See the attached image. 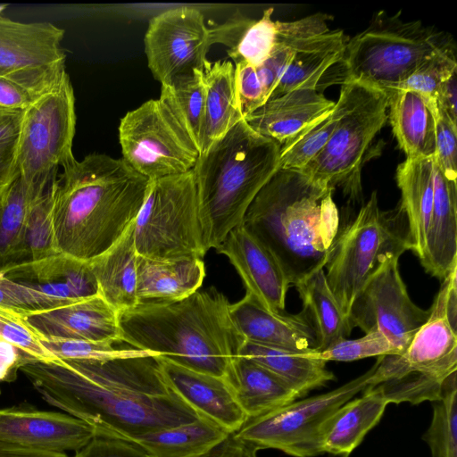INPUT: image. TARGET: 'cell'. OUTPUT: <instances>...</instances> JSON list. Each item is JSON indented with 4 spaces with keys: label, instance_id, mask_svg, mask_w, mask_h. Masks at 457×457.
Returning a JSON list of instances; mask_svg holds the SVG:
<instances>
[{
    "label": "cell",
    "instance_id": "6da1fadb",
    "mask_svg": "<svg viewBox=\"0 0 457 457\" xmlns=\"http://www.w3.org/2000/svg\"><path fill=\"white\" fill-rule=\"evenodd\" d=\"M20 370L42 399L95 435L131 440L199 416L168 386L159 357L131 347L95 361H31Z\"/></svg>",
    "mask_w": 457,
    "mask_h": 457
},
{
    "label": "cell",
    "instance_id": "7a4b0ae2",
    "mask_svg": "<svg viewBox=\"0 0 457 457\" xmlns=\"http://www.w3.org/2000/svg\"><path fill=\"white\" fill-rule=\"evenodd\" d=\"M151 180L122 158L91 154L58 175L54 229L60 253L88 262L136 220Z\"/></svg>",
    "mask_w": 457,
    "mask_h": 457
},
{
    "label": "cell",
    "instance_id": "3957f363",
    "mask_svg": "<svg viewBox=\"0 0 457 457\" xmlns=\"http://www.w3.org/2000/svg\"><path fill=\"white\" fill-rule=\"evenodd\" d=\"M333 190L279 168L245 214L242 225L273 255L289 285L325 267L339 230Z\"/></svg>",
    "mask_w": 457,
    "mask_h": 457
},
{
    "label": "cell",
    "instance_id": "277c9868",
    "mask_svg": "<svg viewBox=\"0 0 457 457\" xmlns=\"http://www.w3.org/2000/svg\"><path fill=\"white\" fill-rule=\"evenodd\" d=\"M229 306L214 287L180 300L137 303L119 313L120 340L180 366L225 377L244 342Z\"/></svg>",
    "mask_w": 457,
    "mask_h": 457
},
{
    "label": "cell",
    "instance_id": "5b68a950",
    "mask_svg": "<svg viewBox=\"0 0 457 457\" xmlns=\"http://www.w3.org/2000/svg\"><path fill=\"white\" fill-rule=\"evenodd\" d=\"M280 145L243 119L200 154L193 168L206 250L243 223L251 203L279 169Z\"/></svg>",
    "mask_w": 457,
    "mask_h": 457
},
{
    "label": "cell",
    "instance_id": "8992f818",
    "mask_svg": "<svg viewBox=\"0 0 457 457\" xmlns=\"http://www.w3.org/2000/svg\"><path fill=\"white\" fill-rule=\"evenodd\" d=\"M447 286L445 278L428 319L404 353L378 357L370 386H377L387 403L434 402L445 380L457 371V331L447 317Z\"/></svg>",
    "mask_w": 457,
    "mask_h": 457
},
{
    "label": "cell",
    "instance_id": "52a82bcc",
    "mask_svg": "<svg viewBox=\"0 0 457 457\" xmlns=\"http://www.w3.org/2000/svg\"><path fill=\"white\" fill-rule=\"evenodd\" d=\"M453 43L445 32L400 12L377 13L367 29L349 38L342 63L343 83L355 81L383 93L410 77L429 56Z\"/></svg>",
    "mask_w": 457,
    "mask_h": 457
},
{
    "label": "cell",
    "instance_id": "ba28073f",
    "mask_svg": "<svg viewBox=\"0 0 457 457\" xmlns=\"http://www.w3.org/2000/svg\"><path fill=\"white\" fill-rule=\"evenodd\" d=\"M411 250L409 223L401 203L384 211L376 191L356 217L338 230L325 264L327 283L344 313L371 273L384 262Z\"/></svg>",
    "mask_w": 457,
    "mask_h": 457
},
{
    "label": "cell",
    "instance_id": "9c48e42d",
    "mask_svg": "<svg viewBox=\"0 0 457 457\" xmlns=\"http://www.w3.org/2000/svg\"><path fill=\"white\" fill-rule=\"evenodd\" d=\"M342 115L324 148L302 170L310 179L339 187L353 201L362 195L361 170L375 136L387 120L385 94L355 81L343 83Z\"/></svg>",
    "mask_w": 457,
    "mask_h": 457
},
{
    "label": "cell",
    "instance_id": "30bf717a",
    "mask_svg": "<svg viewBox=\"0 0 457 457\" xmlns=\"http://www.w3.org/2000/svg\"><path fill=\"white\" fill-rule=\"evenodd\" d=\"M134 245L137 255L153 260L204 257L193 170L151 180L134 223Z\"/></svg>",
    "mask_w": 457,
    "mask_h": 457
},
{
    "label": "cell",
    "instance_id": "8fae6325",
    "mask_svg": "<svg viewBox=\"0 0 457 457\" xmlns=\"http://www.w3.org/2000/svg\"><path fill=\"white\" fill-rule=\"evenodd\" d=\"M75 96L68 73L23 112L18 150L20 176L45 192L58 179L60 168L75 160Z\"/></svg>",
    "mask_w": 457,
    "mask_h": 457
},
{
    "label": "cell",
    "instance_id": "7c38bea8",
    "mask_svg": "<svg viewBox=\"0 0 457 457\" xmlns=\"http://www.w3.org/2000/svg\"><path fill=\"white\" fill-rule=\"evenodd\" d=\"M374 369L375 364L361 376L328 393L247 419L234 433L259 450L273 448L295 457L320 455L323 453L321 436L327 420L370 385Z\"/></svg>",
    "mask_w": 457,
    "mask_h": 457
},
{
    "label": "cell",
    "instance_id": "4fadbf2b",
    "mask_svg": "<svg viewBox=\"0 0 457 457\" xmlns=\"http://www.w3.org/2000/svg\"><path fill=\"white\" fill-rule=\"evenodd\" d=\"M122 159L149 180L179 175L195 167L200 151L161 99H151L120 120Z\"/></svg>",
    "mask_w": 457,
    "mask_h": 457
},
{
    "label": "cell",
    "instance_id": "5bb4252c",
    "mask_svg": "<svg viewBox=\"0 0 457 457\" xmlns=\"http://www.w3.org/2000/svg\"><path fill=\"white\" fill-rule=\"evenodd\" d=\"M398 258L382 262L366 279L355 295L348 319L352 328L365 333L380 330L401 355L430 309L423 310L410 298L398 269Z\"/></svg>",
    "mask_w": 457,
    "mask_h": 457
},
{
    "label": "cell",
    "instance_id": "9a60e30c",
    "mask_svg": "<svg viewBox=\"0 0 457 457\" xmlns=\"http://www.w3.org/2000/svg\"><path fill=\"white\" fill-rule=\"evenodd\" d=\"M145 53L154 78L161 85L203 70L212 46L210 28L194 7H175L154 16L145 35Z\"/></svg>",
    "mask_w": 457,
    "mask_h": 457
},
{
    "label": "cell",
    "instance_id": "2e32d148",
    "mask_svg": "<svg viewBox=\"0 0 457 457\" xmlns=\"http://www.w3.org/2000/svg\"><path fill=\"white\" fill-rule=\"evenodd\" d=\"M64 33L47 21L20 22L0 13V77L53 87L67 73Z\"/></svg>",
    "mask_w": 457,
    "mask_h": 457
},
{
    "label": "cell",
    "instance_id": "e0dca14e",
    "mask_svg": "<svg viewBox=\"0 0 457 457\" xmlns=\"http://www.w3.org/2000/svg\"><path fill=\"white\" fill-rule=\"evenodd\" d=\"M95 431L64 412L38 410L27 402L0 409V439L38 451L79 452Z\"/></svg>",
    "mask_w": 457,
    "mask_h": 457
},
{
    "label": "cell",
    "instance_id": "ac0fdd59",
    "mask_svg": "<svg viewBox=\"0 0 457 457\" xmlns=\"http://www.w3.org/2000/svg\"><path fill=\"white\" fill-rule=\"evenodd\" d=\"M230 317L245 341L266 347L305 353L317 350L314 328L304 312H271L252 294L229 306Z\"/></svg>",
    "mask_w": 457,
    "mask_h": 457
},
{
    "label": "cell",
    "instance_id": "d6986e66",
    "mask_svg": "<svg viewBox=\"0 0 457 457\" xmlns=\"http://www.w3.org/2000/svg\"><path fill=\"white\" fill-rule=\"evenodd\" d=\"M216 251L228 257L246 292L270 311L284 312L290 285L273 255L242 224L227 235Z\"/></svg>",
    "mask_w": 457,
    "mask_h": 457
},
{
    "label": "cell",
    "instance_id": "ffe728a7",
    "mask_svg": "<svg viewBox=\"0 0 457 457\" xmlns=\"http://www.w3.org/2000/svg\"><path fill=\"white\" fill-rule=\"evenodd\" d=\"M159 361L168 386L199 417L228 433L237 432L245 422L247 417L224 377L188 369L161 357Z\"/></svg>",
    "mask_w": 457,
    "mask_h": 457
},
{
    "label": "cell",
    "instance_id": "44dd1931",
    "mask_svg": "<svg viewBox=\"0 0 457 457\" xmlns=\"http://www.w3.org/2000/svg\"><path fill=\"white\" fill-rule=\"evenodd\" d=\"M24 317L44 337L122 344L119 313L100 295Z\"/></svg>",
    "mask_w": 457,
    "mask_h": 457
},
{
    "label": "cell",
    "instance_id": "7402d4cb",
    "mask_svg": "<svg viewBox=\"0 0 457 457\" xmlns=\"http://www.w3.org/2000/svg\"><path fill=\"white\" fill-rule=\"evenodd\" d=\"M335 103L317 89H295L269 99L244 120L255 132L282 145L328 115Z\"/></svg>",
    "mask_w": 457,
    "mask_h": 457
},
{
    "label": "cell",
    "instance_id": "603a6c76",
    "mask_svg": "<svg viewBox=\"0 0 457 457\" xmlns=\"http://www.w3.org/2000/svg\"><path fill=\"white\" fill-rule=\"evenodd\" d=\"M424 270L444 280L457 267V179L434 162V200L426 245L420 259Z\"/></svg>",
    "mask_w": 457,
    "mask_h": 457
},
{
    "label": "cell",
    "instance_id": "cb8c5ba5",
    "mask_svg": "<svg viewBox=\"0 0 457 457\" xmlns=\"http://www.w3.org/2000/svg\"><path fill=\"white\" fill-rule=\"evenodd\" d=\"M384 94L389 111L387 120L406 158H433L436 104L410 90H389Z\"/></svg>",
    "mask_w": 457,
    "mask_h": 457
},
{
    "label": "cell",
    "instance_id": "d4e9b609",
    "mask_svg": "<svg viewBox=\"0 0 457 457\" xmlns=\"http://www.w3.org/2000/svg\"><path fill=\"white\" fill-rule=\"evenodd\" d=\"M224 378L247 419L299 398L296 392L275 373L241 355L234 357Z\"/></svg>",
    "mask_w": 457,
    "mask_h": 457
},
{
    "label": "cell",
    "instance_id": "484cf974",
    "mask_svg": "<svg viewBox=\"0 0 457 457\" xmlns=\"http://www.w3.org/2000/svg\"><path fill=\"white\" fill-rule=\"evenodd\" d=\"M204 278L203 259L160 261L137 255V303L183 299L199 290Z\"/></svg>",
    "mask_w": 457,
    "mask_h": 457
},
{
    "label": "cell",
    "instance_id": "4316f807",
    "mask_svg": "<svg viewBox=\"0 0 457 457\" xmlns=\"http://www.w3.org/2000/svg\"><path fill=\"white\" fill-rule=\"evenodd\" d=\"M134 223L108 250L87 262L99 295L118 313L137 304Z\"/></svg>",
    "mask_w": 457,
    "mask_h": 457
},
{
    "label": "cell",
    "instance_id": "83f0119b",
    "mask_svg": "<svg viewBox=\"0 0 457 457\" xmlns=\"http://www.w3.org/2000/svg\"><path fill=\"white\" fill-rule=\"evenodd\" d=\"M363 395L349 400L327 420L321 436L322 452L347 457L380 420L388 404L380 389L368 386Z\"/></svg>",
    "mask_w": 457,
    "mask_h": 457
},
{
    "label": "cell",
    "instance_id": "f1b7e54d",
    "mask_svg": "<svg viewBox=\"0 0 457 457\" xmlns=\"http://www.w3.org/2000/svg\"><path fill=\"white\" fill-rule=\"evenodd\" d=\"M5 276L12 280L29 279L46 294L79 300L99 295L96 280L87 262L64 253L17 266Z\"/></svg>",
    "mask_w": 457,
    "mask_h": 457
},
{
    "label": "cell",
    "instance_id": "f546056e",
    "mask_svg": "<svg viewBox=\"0 0 457 457\" xmlns=\"http://www.w3.org/2000/svg\"><path fill=\"white\" fill-rule=\"evenodd\" d=\"M401 204L406 213L411 251L422 257L434 200V159L406 158L396 169Z\"/></svg>",
    "mask_w": 457,
    "mask_h": 457
},
{
    "label": "cell",
    "instance_id": "4dcf8cb0",
    "mask_svg": "<svg viewBox=\"0 0 457 457\" xmlns=\"http://www.w3.org/2000/svg\"><path fill=\"white\" fill-rule=\"evenodd\" d=\"M45 192L29 186L20 174L0 195V273L30 262L27 226L34 202Z\"/></svg>",
    "mask_w": 457,
    "mask_h": 457
},
{
    "label": "cell",
    "instance_id": "1f68e13d",
    "mask_svg": "<svg viewBox=\"0 0 457 457\" xmlns=\"http://www.w3.org/2000/svg\"><path fill=\"white\" fill-rule=\"evenodd\" d=\"M202 71L205 87V118L200 154L243 120L237 104L234 63L228 60H206Z\"/></svg>",
    "mask_w": 457,
    "mask_h": 457
},
{
    "label": "cell",
    "instance_id": "d6a6232c",
    "mask_svg": "<svg viewBox=\"0 0 457 457\" xmlns=\"http://www.w3.org/2000/svg\"><path fill=\"white\" fill-rule=\"evenodd\" d=\"M237 355L246 357L275 373L299 397L334 379V374L326 368V361L318 357L316 350L291 352L244 340Z\"/></svg>",
    "mask_w": 457,
    "mask_h": 457
},
{
    "label": "cell",
    "instance_id": "836d02e7",
    "mask_svg": "<svg viewBox=\"0 0 457 457\" xmlns=\"http://www.w3.org/2000/svg\"><path fill=\"white\" fill-rule=\"evenodd\" d=\"M273 8L264 10L259 20L234 14L225 22L210 29L212 45L221 44L234 63L244 61L255 68L270 55L276 40Z\"/></svg>",
    "mask_w": 457,
    "mask_h": 457
},
{
    "label": "cell",
    "instance_id": "e575fe53",
    "mask_svg": "<svg viewBox=\"0 0 457 457\" xmlns=\"http://www.w3.org/2000/svg\"><path fill=\"white\" fill-rule=\"evenodd\" d=\"M303 301V312L311 321L320 352L345 339L352 332L348 317L335 299L320 269L295 285Z\"/></svg>",
    "mask_w": 457,
    "mask_h": 457
},
{
    "label": "cell",
    "instance_id": "d590c367",
    "mask_svg": "<svg viewBox=\"0 0 457 457\" xmlns=\"http://www.w3.org/2000/svg\"><path fill=\"white\" fill-rule=\"evenodd\" d=\"M228 432L210 420L197 419L151 430L131 439L154 457H194L223 439Z\"/></svg>",
    "mask_w": 457,
    "mask_h": 457
},
{
    "label": "cell",
    "instance_id": "8d00e7d4",
    "mask_svg": "<svg viewBox=\"0 0 457 457\" xmlns=\"http://www.w3.org/2000/svg\"><path fill=\"white\" fill-rule=\"evenodd\" d=\"M160 98L170 107L200 153L205 118V87L202 70L161 85Z\"/></svg>",
    "mask_w": 457,
    "mask_h": 457
},
{
    "label": "cell",
    "instance_id": "74e56055",
    "mask_svg": "<svg viewBox=\"0 0 457 457\" xmlns=\"http://www.w3.org/2000/svg\"><path fill=\"white\" fill-rule=\"evenodd\" d=\"M423 439L433 457H457L456 372L445 382L440 397L433 402V417Z\"/></svg>",
    "mask_w": 457,
    "mask_h": 457
},
{
    "label": "cell",
    "instance_id": "f35d334b",
    "mask_svg": "<svg viewBox=\"0 0 457 457\" xmlns=\"http://www.w3.org/2000/svg\"><path fill=\"white\" fill-rule=\"evenodd\" d=\"M343 112L339 96L334 109L292 140L280 145L279 168L302 170L324 148Z\"/></svg>",
    "mask_w": 457,
    "mask_h": 457
},
{
    "label": "cell",
    "instance_id": "ab89813d",
    "mask_svg": "<svg viewBox=\"0 0 457 457\" xmlns=\"http://www.w3.org/2000/svg\"><path fill=\"white\" fill-rule=\"evenodd\" d=\"M345 46L295 54L269 99L295 89H317L325 72L342 62Z\"/></svg>",
    "mask_w": 457,
    "mask_h": 457
},
{
    "label": "cell",
    "instance_id": "60d3db41",
    "mask_svg": "<svg viewBox=\"0 0 457 457\" xmlns=\"http://www.w3.org/2000/svg\"><path fill=\"white\" fill-rule=\"evenodd\" d=\"M58 179L33 204L28 220L30 261L38 262L60 253L54 229V202Z\"/></svg>",
    "mask_w": 457,
    "mask_h": 457
},
{
    "label": "cell",
    "instance_id": "b9f144b4",
    "mask_svg": "<svg viewBox=\"0 0 457 457\" xmlns=\"http://www.w3.org/2000/svg\"><path fill=\"white\" fill-rule=\"evenodd\" d=\"M455 49L454 42L439 49L403 82L390 90L414 91L430 102L436 104V96L439 86L445 79L457 71Z\"/></svg>",
    "mask_w": 457,
    "mask_h": 457
},
{
    "label": "cell",
    "instance_id": "7bdbcfd3",
    "mask_svg": "<svg viewBox=\"0 0 457 457\" xmlns=\"http://www.w3.org/2000/svg\"><path fill=\"white\" fill-rule=\"evenodd\" d=\"M75 301L77 300L46 294L33 286L17 282L0 273V307L13 310L24 316Z\"/></svg>",
    "mask_w": 457,
    "mask_h": 457
},
{
    "label": "cell",
    "instance_id": "ee69618b",
    "mask_svg": "<svg viewBox=\"0 0 457 457\" xmlns=\"http://www.w3.org/2000/svg\"><path fill=\"white\" fill-rule=\"evenodd\" d=\"M398 354V350L380 330L370 331L356 339H343L318 352V357L326 362L328 361H353L372 356Z\"/></svg>",
    "mask_w": 457,
    "mask_h": 457
},
{
    "label": "cell",
    "instance_id": "f6af8a7d",
    "mask_svg": "<svg viewBox=\"0 0 457 457\" xmlns=\"http://www.w3.org/2000/svg\"><path fill=\"white\" fill-rule=\"evenodd\" d=\"M23 112L0 110V195L19 175L18 150Z\"/></svg>",
    "mask_w": 457,
    "mask_h": 457
},
{
    "label": "cell",
    "instance_id": "bcb514c9",
    "mask_svg": "<svg viewBox=\"0 0 457 457\" xmlns=\"http://www.w3.org/2000/svg\"><path fill=\"white\" fill-rule=\"evenodd\" d=\"M0 338L12 344L34 361L46 363L59 360L40 342L37 332L27 322L24 315L9 309L0 329Z\"/></svg>",
    "mask_w": 457,
    "mask_h": 457
},
{
    "label": "cell",
    "instance_id": "7dc6e473",
    "mask_svg": "<svg viewBox=\"0 0 457 457\" xmlns=\"http://www.w3.org/2000/svg\"><path fill=\"white\" fill-rule=\"evenodd\" d=\"M42 345L61 361H95L112 355L119 347L114 344L44 337Z\"/></svg>",
    "mask_w": 457,
    "mask_h": 457
},
{
    "label": "cell",
    "instance_id": "c3c4849f",
    "mask_svg": "<svg viewBox=\"0 0 457 457\" xmlns=\"http://www.w3.org/2000/svg\"><path fill=\"white\" fill-rule=\"evenodd\" d=\"M436 166L450 178L457 179V124L439 108L436 109Z\"/></svg>",
    "mask_w": 457,
    "mask_h": 457
},
{
    "label": "cell",
    "instance_id": "681fc988",
    "mask_svg": "<svg viewBox=\"0 0 457 457\" xmlns=\"http://www.w3.org/2000/svg\"><path fill=\"white\" fill-rule=\"evenodd\" d=\"M234 65L237 104L244 119L261 107L266 102V98L256 68L244 61Z\"/></svg>",
    "mask_w": 457,
    "mask_h": 457
},
{
    "label": "cell",
    "instance_id": "f907efd6",
    "mask_svg": "<svg viewBox=\"0 0 457 457\" xmlns=\"http://www.w3.org/2000/svg\"><path fill=\"white\" fill-rule=\"evenodd\" d=\"M77 457H154L137 443L112 436L95 435Z\"/></svg>",
    "mask_w": 457,
    "mask_h": 457
},
{
    "label": "cell",
    "instance_id": "816d5d0a",
    "mask_svg": "<svg viewBox=\"0 0 457 457\" xmlns=\"http://www.w3.org/2000/svg\"><path fill=\"white\" fill-rule=\"evenodd\" d=\"M53 87L42 88L10 78L0 77V110L24 112Z\"/></svg>",
    "mask_w": 457,
    "mask_h": 457
},
{
    "label": "cell",
    "instance_id": "f5cc1de1",
    "mask_svg": "<svg viewBox=\"0 0 457 457\" xmlns=\"http://www.w3.org/2000/svg\"><path fill=\"white\" fill-rule=\"evenodd\" d=\"M295 54L291 49L275 44L268 58L256 67L266 101L275 90Z\"/></svg>",
    "mask_w": 457,
    "mask_h": 457
},
{
    "label": "cell",
    "instance_id": "db71d44e",
    "mask_svg": "<svg viewBox=\"0 0 457 457\" xmlns=\"http://www.w3.org/2000/svg\"><path fill=\"white\" fill-rule=\"evenodd\" d=\"M258 450L235 433H228L212 448L194 457H257Z\"/></svg>",
    "mask_w": 457,
    "mask_h": 457
},
{
    "label": "cell",
    "instance_id": "11a10c76",
    "mask_svg": "<svg viewBox=\"0 0 457 457\" xmlns=\"http://www.w3.org/2000/svg\"><path fill=\"white\" fill-rule=\"evenodd\" d=\"M34 361L12 344L0 338V382H12L21 366Z\"/></svg>",
    "mask_w": 457,
    "mask_h": 457
},
{
    "label": "cell",
    "instance_id": "9f6ffc18",
    "mask_svg": "<svg viewBox=\"0 0 457 457\" xmlns=\"http://www.w3.org/2000/svg\"><path fill=\"white\" fill-rule=\"evenodd\" d=\"M436 103L437 108L457 124V71L441 83L436 96Z\"/></svg>",
    "mask_w": 457,
    "mask_h": 457
},
{
    "label": "cell",
    "instance_id": "6f0895ef",
    "mask_svg": "<svg viewBox=\"0 0 457 457\" xmlns=\"http://www.w3.org/2000/svg\"><path fill=\"white\" fill-rule=\"evenodd\" d=\"M0 457H77V454L38 451L0 439Z\"/></svg>",
    "mask_w": 457,
    "mask_h": 457
},
{
    "label": "cell",
    "instance_id": "680465c9",
    "mask_svg": "<svg viewBox=\"0 0 457 457\" xmlns=\"http://www.w3.org/2000/svg\"><path fill=\"white\" fill-rule=\"evenodd\" d=\"M8 311H9V309H7V308L0 307V329H1L2 323H3L5 316L7 315Z\"/></svg>",
    "mask_w": 457,
    "mask_h": 457
},
{
    "label": "cell",
    "instance_id": "91938a15",
    "mask_svg": "<svg viewBox=\"0 0 457 457\" xmlns=\"http://www.w3.org/2000/svg\"><path fill=\"white\" fill-rule=\"evenodd\" d=\"M7 7L6 4H0V13Z\"/></svg>",
    "mask_w": 457,
    "mask_h": 457
},
{
    "label": "cell",
    "instance_id": "94428289",
    "mask_svg": "<svg viewBox=\"0 0 457 457\" xmlns=\"http://www.w3.org/2000/svg\"><path fill=\"white\" fill-rule=\"evenodd\" d=\"M1 393H2V390H1V387H0V395H1Z\"/></svg>",
    "mask_w": 457,
    "mask_h": 457
}]
</instances>
